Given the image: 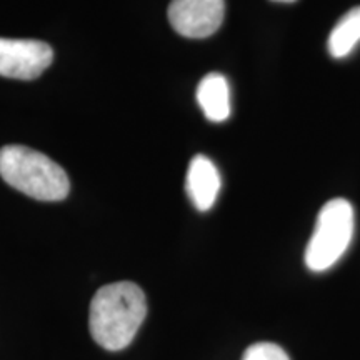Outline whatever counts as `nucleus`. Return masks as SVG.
<instances>
[{
  "mask_svg": "<svg viewBox=\"0 0 360 360\" xmlns=\"http://www.w3.org/2000/svg\"><path fill=\"white\" fill-rule=\"evenodd\" d=\"M146 315V294L137 283H109L97 290L90 304V334L102 349L117 352L132 344Z\"/></svg>",
  "mask_w": 360,
  "mask_h": 360,
  "instance_id": "nucleus-1",
  "label": "nucleus"
},
{
  "mask_svg": "<svg viewBox=\"0 0 360 360\" xmlns=\"http://www.w3.org/2000/svg\"><path fill=\"white\" fill-rule=\"evenodd\" d=\"M0 177L35 200H64L70 191V180L60 165L24 146L0 148Z\"/></svg>",
  "mask_w": 360,
  "mask_h": 360,
  "instance_id": "nucleus-2",
  "label": "nucleus"
},
{
  "mask_svg": "<svg viewBox=\"0 0 360 360\" xmlns=\"http://www.w3.org/2000/svg\"><path fill=\"white\" fill-rule=\"evenodd\" d=\"M354 207L345 199L327 202L317 215V222L307 249L305 265L312 272H326L339 262L354 237Z\"/></svg>",
  "mask_w": 360,
  "mask_h": 360,
  "instance_id": "nucleus-3",
  "label": "nucleus"
},
{
  "mask_svg": "<svg viewBox=\"0 0 360 360\" xmlns=\"http://www.w3.org/2000/svg\"><path fill=\"white\" fill-rule=\"evenodd\" d=\"M52 60L53 51L49 44L0 37V77L34 80L51 67Z\"/></svg>",
  "mask_w": 360,
  "mask_h": 360,
  "instance_id": "nucleus-4",
  "label": "nucleus"
},
{
  "mask_svg": "<svg viewBox=\"0 0 360 360\" xmlns=\"http://www.w3.org/2000/svg\"><path fill=\"white\" fill-rule=\"evenodd\" d=\"M174 30L187 39H205L224 22L225 0H172L167 11Z\"/></svg>",
  "mask_w": 360,
  "mask_h": 360,
  "instance_id": "nucleus-5",
  "label": "nucleus"
},
{
  "mask_svg": "<svg viewBox=\"0 0 360 360\" xmlns=\"http://www.w3.org/2000/svg\"><path fill=\"white\" fill-rule=\"evenodd\" d=\"M222 180L217 167L209 157L195 155L188 164L186 191L191 202L200 212L210 210L217 200Z\"/></svg>",
  "mask_w": 360,
  "mask_h": 360,
  "instance_id": "nucleus-6",
  "label": "nucleus"
},
{
  "mask_svg": "<svg viewBox=\"0 0 360 360\" xmlns=\"http://www.w3.org/2000/svg\"><path fill=\"white\" fill-rule=\"evenodd\" d=\"M197 102L207 120L225 122L231 117V87L222 74H207L197 87Z\"/></svg>",
  "mask_w": 360,
  "mask_h": 360,
  "instance_id": "nucleus-7",
  "label": "nucleus"
},
{
  "mask_svg": "<svg viewBox=\"0 0 360 360\" xmlns=\"http://www.w3.org/2000/svg\"><path fill=\"white\" fill-rule=\"evenodd\" d=\"M360 44V6L350 8L334 29L330 30L327 40V51L330 57L345 58L354 52Z\"/></svg>",
  "mask_w": 360,
  "mask_h": 360,
  "instance_id": "nucleus-8",
  "label": "nucleus"
},
{
  "mask_svg": "<svg viewBox=\"0 0 360 360\" xmlns=\"http://www.w3.org/2000/svg\"><path fill=\"white\" fill-rule=\"evenodd\" d=\"M242 360H290L281 345L270 342H259L250 345L244 352Z\"/></svg>",
  "mask_w": 360,
  "mask_h": 360,
  "instance_id": "nucleus-9",
  "label": "nucleus"
},
{
  "mask_svg": "<svg viewBox=\"0 0 360 360\" xmlns=\"http://www.w3.org/2000/svg\"><path fill=\"white\" fill-rule=\"evenodd\" d=\"M272 2H278V4H294L295 0H272Z\"/></svg>",
  "mask_w": 360,
  "mask_h": 360,
  "instance_id": "nucleus-10",
  "label": "nucleus"
}]
</instances>
